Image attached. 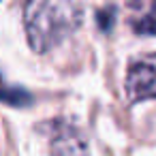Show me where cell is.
<instances>
[{
	"mask_svg": "<svg viewBox=\"0 0 156 156\" xmlns=\"http://www.w3.org/2000/svg\"><path fill=\"white\" fill-rule=\"evenodd\" d=\"M83 22L77 0H28L24 7V28L30 47L47 54L69 39Z\"/></svg>",
	"mask_w": 156,
	"mask_h": 156,
	"instance_id": "6da1fadb",
	"label": "cell"
},
{
	"mask_svg": "<svg viewBox=\"0 0 156 156\" xmlns=\"http://www.w3.org/2000/svg\"><path fill=\"white\" fill-rule=\"evenodd\" d=\"M126 96L130 103L156 98V54L135 58L126 75Z\"/></svg>",
	"mask_w": 156,
	"mask_h": 156,
	"instance_id": "7a4b0ae2",
	"label": "cell"
},
{
	"mask_svg": "<svg viewBox=\"0 0 156 156\" xmlns=\"http://www.w3.org/2000/svg\"><path fill=\"white\" fill-rule=\"evenodd\" d=\"M51 139L49 152L51 156H88V141L77 126L64 120L49 122Z\"/></svg>",
	"mask_w": 156,
	"mask_h": 156,
	"instance_id": "3957f363",
	"label": "cell"
},
{
	"mask_svg": "<svg viewBox=\"0 0 156 156\" xmlns=\"http://www.w3.org/2000/svg\"><path fill=\"white\" fill-rule=\"evenodd\" d=\"M32 101V96L22 90V88H7L5 90V103L13 105V107H22V105H28Z\"/></svg>",
	"mask_w": 156,
	"mask_h": 156,
	"instance_id": "5b68a950",
	"label": "cell"
},
{
	"mask_svg": "<svg viewBox=\"0 0 156 156\" xmlns=\"http://www.w3.org/2000/svg\"><path fill=\"white\" fill-rule=\"evenodd\" d=\"M133 30L137 34H156V0L150 2L147 13H143L139 20L133 22Z\"/></svg>",
	"mask_w": 156,
	"mask_h": 156,
	"instance_id": "277c9868",
	"label": "cell"
},
{
	"mask_svg": "<svg viewBox=\"0 0 156 156\" xmlns=\"http://www.w3.org/2000/svg\"><path fill=\"white\" fill-rule=\"evenodd\" d=\"M113 17H115V9H113V7L98 11V13H96L98 28H101V30H109V28H111V24H113Z\"/></svg>",
	"mask_w": 156,
	"mask_h": 156,
	"instance_id": "8992f818",
	"label": "cell"
}]
</instances>
